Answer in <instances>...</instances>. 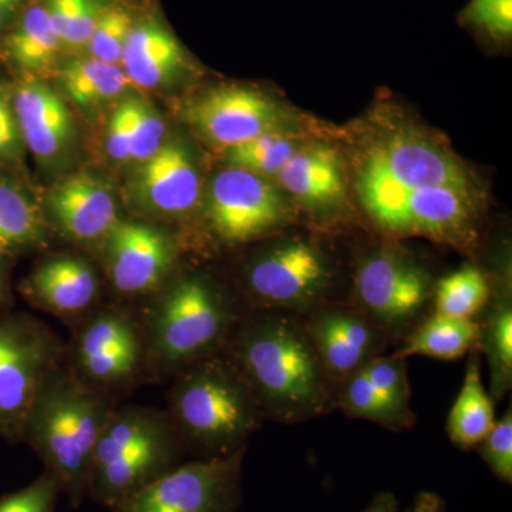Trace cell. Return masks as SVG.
Instances as JSON below:
<instances>
[{"mask_svg": "<svg viewBox=\"0 0 512 512\" xmlns=\"http://www.w3.org/2000/svg\"><path fill=\"white\" fill-rule=\"evenodd\" d=\"M224 350L265 419L303 423L322 416L335 402L332 383L305 326L288 313L242 320Z\"/></svg>", "mask_w": 512, "mask_h": 512, "instance_id": "obj_1", "label": "cell"}, {"mask_svg": "<svg viewBox=\"0 0 512 512\" xmlns=\"http://www.w3.org/2000/svg\"><path fill=\"white\" fill-rule=\"evenodd\" d=\"M116 409L114 396L60 365L43 380L22 427L28 444L60 481L73 508L87 497L94 448Z\"/></svg>", "mask_w": 512, "mask_h": 512, "instance_id": "obj_2", "label": "cell"}, {"mask_svg": "<svg viewBox=\"0 0 512 512\" xmlns=\"http://www.w3.org/2000/svg\"><path fill=\"white\" fill-rule=\"evenodd\" d=\"M140 320L147 372L178 373L218 355L242 319L227 293L208 276L171 275L148 303Z\"/></svg>", "mask_w": 512, "mask_h": 512, "instance_id": "obj_3", "label": "cell"}, {"mask_svg": "<svg viewBox=\"0 0 512 512\" xmlns=\"http://www.w3.org/2000/svg\"><path fill=\"white\" fill-rule=\"evenodd\" d=\"M175 375L167 414L184 446L197 448L202 458L244 450L265 417L234 363L218 353Z\"/></svg>", "mask_w": 512, "mask_h": 512, "instance_id": "obj_4", "label": "cell"}, {"mask_svg": "<svg viewBox=\"0 0 512 512\" xmlns=\"http://www.w3.org/2000/svg\"><path fill=\"white\" fill-rule=\"evenodd\" d=\"M183 451L167 413L116 407L94 448L87 497L110 510L180 466Z\"/></svg>", "mask_w": 512, "mask_h": 512, "instance_id": "obj_5", "label": "cell"}, {"mask_svg": "<svg viewBox=\"0 0 512 512\" xmlns=\"http://www.w3.org/2000/svg\"><path fill=\"white\" fill-rule=\"evenodd\" d=\"M66 346L42 320L23 312L0 313V437L22 443V427L37 390L63 365Z\"/></svg>", "mask_w": 512, "mask_h": 512, "instance_id": "obj_6", "label": "cell"}, {"mask_svg": "<svg viewBox=\"0 0 512 512\" xmlns=\"http://www.w3.org/2000/svg\"><path fill=\"white\" fill-rule=\"evenodd\" d=\"M67 365L84 383L114 396L147 372L140 320L120 306H97L74 323Z\"/></svg>", "mask_w": 512, "mask_h": 512, "instance_id": "obj_7", "label": "cell"}, {"mask_svg": "<svg viewBox=\"0 0 512 512\" xmlns=\"http://www.w3.org/2000/svg\"><path fill=\"white\" fill-rule=\"evenodd\" d=\"M372 220L396 235H423L467 247L476 238L474 190L453 187L357 192Z\"/></svg>", "mask_w": 512, "mask_h": 512, "instance_id": "obj_8", "label": "cell"}, {"mask_svg": "<svg viewBox=\"0 0 512 512\" xmlns=\"http://www.w3.org/2000/svg\"><path fill=\"white\" fill-rule=\"evenodd\" d=\"M431 187L474 190L461 161L420 134L402 131L376 141L357 168V192Z\"/></svg>", "mask_w": 512, "mask_h": 512, "instance_id": "obj_9", "label": "cell"}, {"mask_svg": "<svg viewBox=\"0 0 512 512\" xmlns=\"http://www.w3.org/2000/svg\"><path fill=\"white\" fill-rule=\"evenodd\" d=\"M245 448L231 456L187 461L110 512H235L241 503Z\"/></svg>", "mask_w": 512, "mask_h": 512, "instance_id": "obj_10", "label": "cell"}, {"mask_svg": "<svg viewBox=\"0 0 512 512\" xmlns=\"http://www.w3.org/2000/svg\"><path fill=\"white\" fill-rule=\"evenodd\" d=\"M433 291L427 269L402 248L383 245L357 265L355 308L384 333L412 325Z\"/></svg>", "mask_w": 512, "mask_h": 512, "instance_id": "obj_11", "label": "cell"}, {"mask_svg": "<svg viewBox=\"0 0 512 512\" xmlns=\"http://www.w3.org/2000/svg\"><path fill=\"white\" fill-rule=\"evenodd\" d=\"M330 268L318 245L295 237L259 252L244 272L251 298L268 309L311 313L328 291Z\"/></svg>", "mask_w": 512, "mask_h": 512, "instance_id": "obj_12", "label": "cell"}, {"mask_svg": "<svg viewBox=\"0 0 512 512\" xmlns=\"http://www.w3.org/2000/svg\"><path fill=\"white\" fill-rule=\"evenodd\" d=\"M286 217L284 198L266 177L229 165L212 180L208 227L224 244L255 241L281 227Z\"/></svg>", "mask_w": 512, "mask_h": 512, "instance_id": "obj_13", "label": "cell"}, {"mask_svg": "<svg viewBox=\"0 0 512 512\" xmlns=\"http://www.w3.org/2000/svg\"><path fill=\"white\" fill-rule=\"evenodd\" d=\"M104 269L120 295H153L174 274L178 242L173 232L147 221L121 220L99 245Z\"/></svg>", "mask_w": 512, "mask_h": 512, "instance_id": "obj_14", "label": "cell"}, {"mask_svg": "<svg viewBox=\"0 0 512 512\" xmlns=\"http://www.w3.org/2000/svg\"><path fill=\"white\" fill-rule=\"evenodd\" d=\"M185 119L214 146L237 147L268 131L285 128V113L265 94L245 87L211 90L185 111Z\"/></svg>", "mask_w": 512, "mask_h": 512, "instance_id": "obj_15", "label": "cell"}, {"mask_svg": "<svg viewBox=\"0 0 512 512\" xmlns=\"http://www.w3.org/2000/svg\"><path fill=\"white\" fill-rule=\"evenodd\" d=\"M47 225L74 244L99 248L121 220L119 204L106 180L76 173L53 185L42 202Z\"/></svg>", "mask_w": 512, "mask_h": 512, "instance_id": "obj_16", "label": "cell"}, {"mask_svg": "<svg viewBox=\"0 0 512 512\" xmlns=\"http://www.w3.org/2000/svg\"><path fill=\"white\" fill-rule=\"evenodd\" d=\"M330 383H342L379 356L386 333L356 308L322 306L303 323Z\"/></svg>", "mask_w": 512, "mask_h": 512, "instance_id": "obj_17", "label": "cell"}, {"mask_svg": "<svg viewBox=\"0 0 512 512\" xmlns=\"http://www.w3.org/2000/svg\"><path fill=\"white\" fill-rule=\"evenodd\" d=\"M138 210L163 218L190 214L201 197V178L191 151L181 141H165L154 156L138 164L131 183Z\"/></svg>", "mask_w": 512, "mask_h": 512, "instance_id": "obj_18", "label": "cell"}, {"mask_svg": "<svg viewBox=\"0 0 512 512\" xmlns=\"http://www.w3.org/2000/svg\"><path fill=\"white\" fill-rule=\"evenodd\" d=\"M23 299L73 325L99 306L101 282L92 262L79 255L43 259L20 282Z\"/></svg>", "mask_w": 512, "mask_h": 512, "instance_id": "obj_19", "label": "cell"}, {"mask_svg": "<svg viewBox=\"0 0 512 512\" xmlns=\"http://www.w3.org/2000/svg\"><path fill=\"white\" fill-rule=\"evenodd\" d=\"M12 100L23 146L40 164L62 163L74 147L76 126L60 94L40 79H19Z\"/></svg>", "mask_w": 512, "mask_h": 512, "instance_id": "obj_20", "label": "cell"}, {"mask_svg": "<svg viewBox=\"0 0 512 512\" xmlns=\"http://www.w3.org/2000/svg\"><path fill=\"white\" fill-rule=\"evenodd\" d=\"M120 66L131 84L150 90L173 83L187 67L183 45L151 3L131 29Z\"/></svg>", "mask_w": 512, "mask_h": 512, "instance_id": "obj_21", "label": "cell"}, {"mask_svg": "<svg viewBox=\"0 0 512 512\" xmlns=\"http://www.w3.org/2000/svg\"><path fill=\"white\" fill-rule=\"evenodd\" d=\"M63 53L43 0H32L8 32L0 36V62L20 79H40L57 70Z\"/></svg>", "mask_w": 512, "mask_h": 512, "instance_id": "obj_22", "label": "cell"}, {"mask_svg": "<svg viewBox=\"0 0 512 512\" xmlns=\"http://www.w3.org/2000/svg\"><path fill=\"white\" fill-rule=\"evenodd\" d=\"M276 178L295 200L315 210L336 207L346 195L340 158L326 146H302Z\"/></svg>", "mask_w": 512, "mask_h": 512, "instance_id": "obj_23", "label": "cell"}, {"mask_svg": "<svg viewBox=\"0 0 512 512\" xmlns=\"http://www.w3.org/2000/svg\"><path fill=\"white\" fill-rule=\"evenodd\" d=\"M12 170L0 167V255L9 261L39 251L49 239L42 204Z\"/></svg>", "mask_w": 512, "mask_h": 512, "instance_id": "obj_24", "label": "cell"}, {"mask_svg": "<svg viewBox=\"0 0 512 512\" xmlns=\"http://www.w3.org/2000/svg\"><path fill=\"white\" fill-rule=\"evenodd\" d=\"M57 73L67 99L84 111H96L121 99L131 86L120 64L89 56L69 57L59 64Z\"/></svg>", "mask_w": 512, "mask_h": 512, "instance_id": "obj_25", "label": "cell"}, {"mask_svg": "<svg viewBox=\"0 0 512 512\" xmlns=\"http://www.w3.org/2000/svg\"><path fill=\"white\" fill-rule=\"evenodd\" d=\"M494 423L493 399L481 379L480 352L473 349L468 357L463 386L448 414V437L458 448L470 450L487 437Z\"/></svg>", "mask_w": 512, "mask_h": 512, "instance_id": "obj_26", "label": "cell"}, {"mask_svg": "<svg viewBox=\"0 0 512 512\" xmlns=\"http://www.w3.org/2000/svg\"><path fill=\"white\" fill-rule=\"evenodd\" d=\"M478 323L476 319L451 318L434 312L414 330L403 348L394 355L426 356L440 360L460 359L476 349Z\"/></svg>", "mask_w": 512, "mask_h": 512, "instance_id": "obj_27", "label": "cell"}, {"mask_svg": "<svg viewBox=\"0 0 512 512\" xmlns=\"http://www.w3.org/2000/svg\"><path fill=\"white\" fill-rule=\"evenodd\" d=\"M478 323L476 349H480L490 367L491 399H501L512 383V308L510 299L497 301Z\"/></svg>", "mask_w": 512, "mask_h": 512, "instance_id": "obj_28", "label": "cell"}, {"mask_svg": "<svg viewBox=\"0 0 512 512\" xmlns=\"http://www.w3.org/2000/svg\"><path fill=\"white\" fill-rule=\"evenodd\" d=\"M433 296L434 312L451 318L474 319L490 301V282L480 268L466 265L440 279Z\"/></svg>", "mask_w": 512, "mask_h": 512, "instance_id": "obj_29", "label": "cell"}, {"mask_svg": "<svg viewBox=\"0 0 512 512\" xmlns=\"http://www.w3.org/2000/svg\"><path fill=\"white\" fill-rule=\"evenodd\" d=\"M339 384L335 403L346 416L372 421L394 431L410 429L416 423L394 410L380 396L363 369L357 370Z\"/></svg>", "mask_w": 512, "mask_h": 512, "instance_id": "obj_30", "label": "cell"}, {"mask_svg": "<svg viewBox=\"0 0 512 512\" xmlns=\"http://www.w3.org/2000/svg\"><path fill=\"white\" fill-rule=\"evenodd\" d=\"M114 0H43L50 25L66 53H82Z\"/></svg>", "mask_w": 512, "mask_h": 512, "instance_id": "obj_31", "label": "cell"}, {"mask_svg": "<svg viewBox=\"0 0 512 512\" xmlns=\"http://www.w3.org/2000/svg\"><path fill=\"white\" fill-rule=\"evenodd\" d=\"M302 146L298 136L286 128H279L228 148L227 161L231 167L244 168L262 177H276Z\"/></svg>", "mask_w": 512, "mask_h": 512, "instance_id": "obj_32", "label": "cell"}, {"mask_svg": "<svg viewBox=\"0 0 512 512\" xmlns=\"http://www.w3.org/2000/svg\"><path fill=\"white\" fill-rule=\"evenodd\" d=\"M144 0H114L94 29L86 55L100 62L120 64L131 29L136 25Z\"/></svg>", "mask_w": 512, "mask_h": 512, "instance_id": "obj_33", "label": "cell"}, {"mask_svg": "<svg viewBox=\"0 0 512 512\" xmlns=\"http://www.w3.org/2000/svg\"><path fill=\"white\" fill-rule=\"evenodd\" d=\"M362 369L380 396L394 410L403 414L407 419L416 421V414L410 406L412 389H410L409 376H407L406 359L396 355L377 356Z\"/></svg>", "mask_w": 512, "mask_h": 512, "instance_id": "obj_34", "label": "cell"}, {"mask_svg": "<svg viewBox=\"0 0 512 512\" xmlns=\"http://www.w3.org/2000/svg\"><path fill=\"white\" fill-rule=\"evenodd\" d=\"M130 134V163L140 164L154 156L165 143V124L150 104L137 97L124 99Z\"/></svg>", "mask_w": 512, "mask_h": 512, "instance_id": "obj_35", "label": "cell"}, {"mask_svg": "<svg viewBox=\"0 0 512 512\" xmlns=\"http://www.w3.org/2000/svg\"><path fill=\"white\" fill-rule=\"evenodd\" d=\"M458 19L490 42L508 43L512 37V0H470Z\"/></svg>", "mask_w": 512, "mask_h": 512, "instance_id": "obj_36", "label": "cell"}, {"mask_svg": "<svg viewBox=\"0 0 512 512\" xmlns=\"http://www.w3.org/2000/svg\"><path fill=\"white\" fill-rule=\"evenodd\" d=\"M62 484L49 471L33 483L0 498V512H55Z\"/></svg>", "mask_w": 512, "mask_h": 512, "instance_id": "obj_37", "label": "cell"}, {"mask_svg": "<svg viewBox=\"0 0 512 512\" xmlns=\"http://www.w3.org/2000/svg\"><path fill=\"white\" fill-rule=\"evenodd\" d=\"M478 451L493 476L505 484L512 483V413L511 409L495 420L493 429L478 444Z\"/></svg>", "mask_w": 512, "mask_h": 512, "instance_id": "obj_38", "label": "cell"}, {"mask_svg": "<svg viewBox=\"0 0 512 512\" xmlns=\"http://www.w3.org/2000/svg\"><path fill=\"white\" fill-rule=\"evenodd\" d=\"M22 137L13 109L12 86L0 84V167L15 168L22 161Z\"/></svg>", "mask_w": 512, "mask_h": 512, "instance_id": "obj_39", "label": "cell"}, {"mask_svg": "<svg viewBox=\"0 0 512 512\" xmlns=\"http://www.w3.org/2000/svg\"><path fill=\"white\" fill-rule=\"evenodd\" d=\"M106 148L109 156L117 163H130L128 113L124 100H121L119 106L111 113L107 126Z\"/></svg>", "mask_w": 512, "mask_h": 512, "instance_id": "obj_40", "label": "cell"}, {"mask_svg": "<svg viewBox=\"0 0 512 512\" xmlns=\"http://www.w3.org/2000/svg\"><path fill=\"white\" fill-rule=\"evenodd\" d=\"M32 0H0V36L8 32Z\"/></svg>", "mask_w": 512, "mask_h": 512, "instance_id": "obj_41", "label": "cell"}, {"mask_svg": "<svg viewBox=\"0 0 512 512\" xmlns=\"http://www.w3.org/2000/svg\"><path fill=\"white\" fill-rule=\"evenodd\" d=\"M407 512H446V504L439 494L423 491L416 495Z\"/></svg>", "mask_w": 512, "mask_h": 512, "instance_id": "obj_42", "label": "cell"}, {"mask_svg": "<svg viewBox=\"0 0 512 512\" xmlns=\"http://www.w3.org/2000/svg\"><path fill=\"white\" fill-rule=\"evenodd\" d=\"M8 258L0 255V313L8 312L12 306V292H10Z\"/></svg>", "mask_w": 512, "mask_h": 512, "instance_id": "obj_43", "label": "cell"}, {"mask_svg": "<svg viewBox=\"0 0 512 512\" xmlns=\"http://www.w3.org/2000/svg\"><path fill=\"white\" fill-rule=\"evenodd\" d=\"M362 512H399V503H397L396 495L389 491H382L372 498Z\"/></svg>", "mask_w": 512, "mask_h": 512, "instance_id": "obj_44", "label": "cell"}]
</instances>
